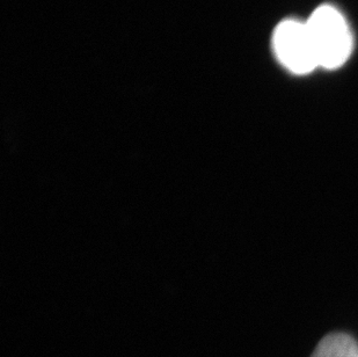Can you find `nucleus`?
<instances>
[{
	"instance_id": "f03ea898",
	"label": "nucleus",
	"mask_w": 358,
	"mask_h": 357,
	"mask_svg": "<svg viewBox=\"0 0 358 357\" xmlns=\"http://www.w3.org/2000/svg\"><path fill=\"white\" fill-rule=\"evenodd\" d=\"M273 49L278 61L291 74L304 76L319 68L306 21L287 19L275 28Z\"/></svg>"
},
{
	"instance_id": "f257e3e1",
	"label": "nucleus",
	"mask_w": 358,
	"mask_h": 357,
	"mask_svg": "<svg viewBox=\"0 0 358 357\" xmlns=\"http://www.w3.org/2000/svg\"><path fill=\"white\" fill-rule=\"evenodd\" d=\"M319 68L336 70L348 61L354 37L345 15L331 5H321L306 20Z\"/></svg>"
},
{
	"instance_id": "7ed1b4c3",
	"label": "nucleus",
	"mask_w": 358,
	"mask_h": 357,
	"mask_svg": "<svg viewBox=\"0 0 358 357\" xmlns=\"http://www.w3.org/2000/svg\"><path fill=\"white\" fill-rule=\"evenodd\" d=\"M311 357H358V342L349 334H328Z\"/></svg>"
}]
</instances>
